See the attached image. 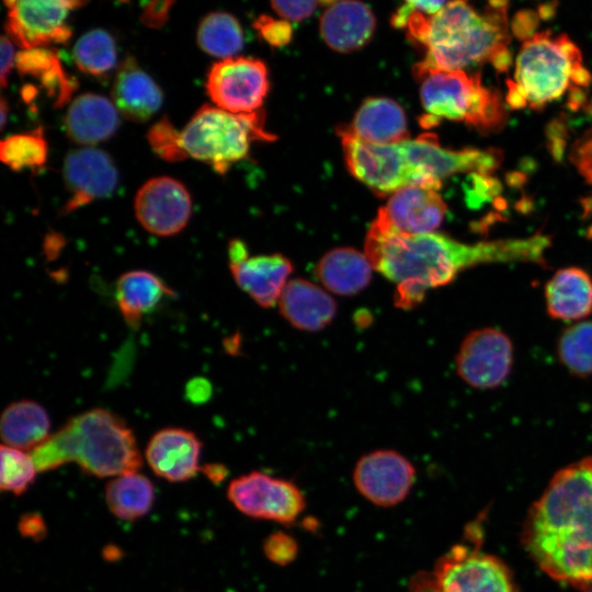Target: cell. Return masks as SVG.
Instances as JSON below:
<instances>
[{
    "label": "cell",
    "mask_w": 592,
    "mask_h": 592,
    "mask_svg": "<svg viewBox=\"0 0 592 592\" xmlns=\"http://www.w3.org/2000/svg\"><path fill=\"white\" fill-rule=\"evenodd\" d=\"M550 238L500 239L474 244L442 234L408 235L372 223L365 254L374 270L396 284L394 301L411 309L428 289L449 284L462 271L483 263L526 262L543 264Z\"/></svg>",
    "instance_id": "cell-1"
},
{
    "label": "cell",
    "mask_w": 592,
    "mask_h": 592,
    "mask_svg": "<svg viewBox=\"0 0 592 592\" xmlns=\"http://www.w3.org/2000/svg\"><path fill=\"white\" fill-rule=\"evenodd\" d=\"M522 543L554 580L592 587V456L555 474L528 511Z\"/></svg>",
    "instance_id": "cell-2"
},
{
    "label": "cell",
    "mask_w": 592,
    "mask_h": 592,
    "mask_svg": "<svg viewBox=\"0 0 592 592\" xmlns=\"http://www.w3.org/2000/svg\"><path fill=\"white\" fill-rule=\"evenodd\" d=\"M403 30L425 50L415 70H464L491 62L506 71L511 65L506 0H488L482 9L470 0H451L433 16L409 15Z\"/></svg>",
    "instance_id": "cell-3"
},
{
    "label": "cell",
    "mask_w": 592,
    "mask_h": 592,
    "mask_svg": "<svg viewBox=\"0 0 592 592\" xmlns=\"http://www.w3.org/2000/svg\"><path fill=\"white\" fill-rule=\"evenodd\" d=\"M31 455L38 471L76 463L99 478L138 471L143 460L132 429L118 415L101 408L69 419Z\"/></svg>",
    "instance_id": "cell-4"
},
{
    "label": "cell",
    "mask_w": 592,
    "mask_h": 592,
    "mask_svg": "<svg viewBox=\"0 0 592 592\" xmlns=\"http://www.w3.org/2000/svg\"><path fill=\"white\" fill-rule=\"evenodd\" d=\"M591 75L578 46L565 34H530L517 53L512 79L506 80V103L513 110L538 111L566 91L587 87Z\"/></svg>",
    "instance_id": "cell-5"
},
{
    "label": "cell",
    "mask_w": 592,
    "mask_h": 592,
    "mask_svg": "<svg viewBox=\"0 0 592 592\" xmlns=\"http://www.w3.org/2000/svg\"><path fill=\"white\" fill-rule=\"evenodd\" d=\"M413 73L421 83L424 127L449 119L489 134L505 125L508 114L500 93L485 87L479 73L441 69H413Z\"/></svg>",
    "instance_id": "cell-6"
},
{
    "label": "cell",
    "mask_w": 592,
    "mask_h": 592,
    "mask_svg": "<svg viewBox=\"0 0 592 592\" xmlns=\"http://www.w3.org/2000/svg\"><path fill=\"white\" fill-rule=\"evenodd\" d=\"M260 112L235 114L213 105L202 106L180 132L181 147L186 156L208 163L225 173L242 160L255 140H273L264 128Z\"/></svg>",
    "instance_id": "cell-7"
},
{
    "label": "cell",
    "mask_w": 592,
    "mask_h": 592,
    "mask_svg": "<svg viewBox=\"0 0 592 592\" xmlns=\"http://www.w3.org/2000/svg\"><path fill=\"white\" fill-rule=\"evenodd\" d=\"M465 537L439 558L431 572L415 574L409 592H516L509 568L480 549L476 523L468 525Z\"/></svg>",
    "instance_id": "cell-8"
},
{
    "label": "cell",
    "mask_w": 592,
    "mask_h": 592,
    "mask_svg": "<svg viewBox=\"0 0 592 592\" xmlns=\"http://www.w3.org/2000/svg\"><path fill=\"white\" fill-rule=\"evenodd\" d=\"M346 167L351 174L379 195L406 186H419L415 171L402 141L376 145L339 128Z\"/></svg>",
    "instance_id": "cell-9"
},
{
    "label": "cell",
    "mask_w": 592,
    "mask_h": 592,
    "mask_svg": "<svg viewBox=\"0 0 592 592\" xmlns=\"http://www.w3.org/2000/svg\"><path fill=\"white\" fill-rule=\"evenodd\" d=\"M227 497L241 513L282 524L294 523L306 506L294 482L257 470L231 480Z\"/></svg>",
    "instance_id": "cell-10"
},
{
    "label": "cell",
    "mask_w": 592,
    "mask_h": 592,
    "mask_svg": "<svg viewBox=\"0 0 592 592\" xmlns=\"http://www.w3.org/2000/svg\"><path fill=\"white\" fill-rule=\"evenodd\" d=\"M269 86L265 64L243 57L215 62L206 80V91L215 106L235 114L259 112Z\"/></svg>",
    "instance_id": "cell-11"
},
{
    "label": "cell",
    "mask_w": 592,
    "mask_h": 592,
    "mask_svg": "<svg viewBox=\"0 0 592 592\" xmlns=\"http://www.w3.org/2000/svg\"><path fill=\"white\" fill-rule=\"evenodd\" d=\"M87 1L4 0L9 37L24 49L66 43L71 36L70 14Z\"/></svg>",
    "instance_id": "cell-12"
},
{
    "label": "cell",
    "mask_w": 592,
    "mask_h": 592,
    "mask_svg": "<svg viewBox=\"0 0 592 592\" xmlns=\"http://www.w3.org/2000/svg\"><path fill=\"white\" fill-rule=\"evenodd\" d=\"M458 376L477 389L502 385L513 365V345L509 337L496 328L471 331L463 340L455 358Z\"/></svg>",
    "instance_id": "cell-13"
},
{
    "label": "cell",
    "mask_w": 592,
    "mask_h": 592,
    "mask_svg": "<svg viewBox=\"0 0 592 592\" xmlns=\"http://www.w3.org/2000/svg\"><path fill=\"white\" fill-rule=\"evenodd\" d=\"M415 480L413 465L392 449H377L363 455L353 470L357 491L378 506H394L409 494Z\"/></svg>",
    "instance_id": "cell-14"
},
{
    "label": "cell",
    "mask_w": 592,
    "mask_h": 592,
    "mask_svg": "<svg viewBox=\"0 0 592 592\" xmlns=\"http://www.w3.org/2000/svg\"><path fill=\"white\" fill-rule=\"evenodd\" d=\"M62 177L68 198L66 215L96 200L111 196L118 183L117 169L103 150L84 147L71 150L64 160Z\"/></svg>",
    "instance_id": "cell-15"
},
{
    "label": "cell",
    "mask_w": 592,
    "mask_h": 592,
    "mask_svg": "<svg viewBox=\"0 0 592 592\" xmlns=\"http://www.w3.org/2000/svg\"><path fill=\"white\" fill-rule=\"evenodd\" d=\"M134 205L140 225L147 231L164 237L180 232L192 214L189 191L169 177L148 180L138 190Z\"/></svg>",
    "instance_id": "cell-16"
},
{
    "label": "cell",
    "mask_w": 592,
    "mask_h": 592,
    "mask_svg": "<svg viewBox=\"0 0 592 592\" xmlns=\"http://www.w3.org/2000/svg\"><path fill=\"white\" fill-rule=\"evenodd\" d=\"M228 257L232 276L243 292L263 308L277 305L293 272L287 258L278 253L250 257L238 239L229 242Z\"/></svg>",
    "instance_id": "cell-17"
},
{
    "label": "cell",
    "mask_w": 592,
    "mask_h": 592,
    "mask_svg": "<svg viewBox=\"0 0 592 592\" xmlns=\"http://www.w3.org/2000/svg\"><path fill=\"white\" fill-rule=\"evenodd\" d=\"M445 213L446 204L436 190L406 186L391 194L374 223L400 234H429L441 225Z\"/></svg>",
    "instance_id": "cell-18"
},
{
    "label": "cell",
    "mask_w": 592,
    "mask_h": 592,
    "mask_svg": "<svg viewBox=\"0 0 592 592\" xmlns=\"http://www.w3.org/2000/svg\"><path fill=\"white\" fill-rule=\"evenodd\" d=\"M201 451L202 443L195 433L182 428H164L149 440L145 458L157 476L183 482L201 469Z\"/></svg>",
    "instance_id": "cell-19"
},
{
    "label": "cell",
    "mask_w": 592,
    "mask_h": 592,
    "mask_svg": "<svg viewBox=\"0 0 592 592\" xmlns=\"http://www.w3.org/2000/svg\"><path fill=\"white\" fill-rule=\"evenodd\" d=\"M277 305L282 317L292 327L308 332L328 327L338 310L335 300L328 292L303 278L287 282Z\"/></svg>",
    "instance_id": "cell-20"
},
{
    "label": "cell",
    "mask_w": 592,
    "mask_h": 592,
    "mask_svg": "<svg viewBox=\"0 0 592 592\" xmlns=\"http://www.w3.org/2000/svg\"><path fill=\"white\" fill-rule=\"evenodd\" d=\"M376 20L360 0H337L320 18V33L329 47L341 53L362 48L372 37Z\"/></svg>",
    "instance_id": "cell-21"
},
{
    "label": "cell",
    "mask_w": 592,
    "mask_h": 592,
    "mask_svg": "<svg viewBox=\"0 0 592 592\" xmlns=\"http://www.w3.org/2000/svg\"><path fill=\"white\" fill-rule=\"evenodd\" d=\"M118 125L115 104L95 93H83L73 99L64 118L67 136L80 145H94L109 139Z\"/></svg>",
    "instance_id": "cell-22"
},
{
    "label": "cell",
    "mask_w": 592,
    "mask_h": 592,
    "mask_svg": "<svg viewBox=\"0 0 592 592\" xmlns=\"http://www.w3.org/2000/svg\"><path fill=\"white\" fill-rule=\"evenodd\" d=\"M116 109L133 122H146L162 105V91L134 58H126L118 68L112 88Z\"/></svg>",
    "instance_id": "cell-23"
},
{
    "label": "cell",
    "mask_w": 592,
    "mask_h": 592,
    "mask_svg": "<svg viewBox=\"0 0 592 592\" xmlns=\"http://www.w3.org/2000/svg\"><path fill=\"white\" fill-rule=\"evenodd\" d=\"M343 130L366 143L388 145L409 138L402 107L387 98H371L357 110Z\"/></svg>",
    "instance_id": "cell-24"
},
{
    "label": "cell",
    "mask_w": 592,
    "mask_h": 592,
    "mask_svg": "<svg viewBox=\"0 0 592 592\" xmlns=\"http://www.w3.org/2000/svg\"><path fill=\"white\" fill-rule=\"evenodd\" d=\"M545 299L551 318L584 319L592 312V281L579 267L561 269L546 284Z\"/></svg>",
    "instance_id": "cell-25"
},
{
    "label": "cell",
    "mask_w": 592,
    "mask_h": 592,
    "mask_svg": "<svg viewBox=\"0 0 592 592\" xmlns=\"http://www.w3.org/2000/svg\"><path fill=\"white\" fill-rule=\"evenodd\" d=\"M372 270L365 253L352 248H338L320 259L315 274L327 291L341 296H352L369 284Z\"/></svg>",
    "instance_id": "cell-26"
},
{
    "label": "cell",
    "mask_w": 592,
    "mask_h": 592,
    "mask_svg": "<svg viewBox=\"0 0 592 592\" xmlns=\"http://www.w3.org/2000/svg\"><path fill=\"white\" fill-rule=\"evenodd\" d=\"M174 293L160 277L148 271L124 273L116 282L115 299L124 320L133 328L167 296Z\"/></svg>",
    "instance_id": "cell-27"
},
{
    "label": "cell",
    "mask_w": 592,
    "mask_h": 592,
    "mask_svg": "<svg viewBox=\"0 0 592 592\" xmlns=\"http://www.w3.org/2000/svg\"><path fill=\"white\" fill-rule=\"evenodd\" d=\"M49 430L47 411L33 400L13 401L1 414V439L11 447L33 451L50 436Z\"/></svg>",
    "instance_id": "cell-28"
},
{
    "label": "cell",
    "mask_w": 592,
    "mask_h": 592,
    "mask_svg": "<svg viewBox=\"0 0 592 592\" xmlns=\"http://www.w3.org/2000/svg\"><path fill=\"white\" fill-rule=\"evenodd\" d=\"M105 502L110 511L119 520H138L145 516L153 505V483L138 471L113 477L105 486Z\"/></svg>",
    "instance_id": "cell-29"
},
{
    "label": "cell",
    "mask_w": 592,
    "mask_h": 592,
    "mask_svg": "<svg viewBox=\"0 0 592 592\" xmlns=\"http://www.w3.org/2000/svg\"><path fill=\"white\" fill-rule=\"evenodd\" d=\"M200 47L214 57L231 58L243 46L242 29L235 16L225 12L206 15L197 30Z\"/></svg>",
    "instance_id": "cell-30"
},
{
    "label": "cell",
    "mask_w": 592,
    "mask_h": 592,
    "mask_svg": "<svg viewBox=\"0 0 592 592\" xmlns=\"http://www.w3.org/2000/svg\"><path fill=\"white\" fill-rule=\"evenodd\" d=\"M76 66L84 73L103 76L116 64V46L113 37L103 30L83 34L73 46Z\"/></svg>",
    "instance_id": "cell-31"
},
{
    "label": "cell",
    "mask_w": 592,
    "mask_h": 592,
    "mask_svg": "<svg viewBox=\"0 0 592 592\" xmlns=\"http://www.w3.org/2000/svg\"><path fill=\"white\" fill-rule=\"evenodd\" d=\"M557 353L567 369L580 377L592 375V320L577 322L561 333Z\"/></svg>",
    "instance_id": "cell-32"
},
{
    "label": "cell",
    "mask_w": 592,
    "mask_h": 592,
    "mask_svg": "<svg viewBox=\"0 0 592 592\" xmlns=\"http://www.w3.org/2000/svg\"><path fill=\"white\" fill-rule=\"evenodd\" d=\"M1 161L14 171L35 170L45 164L47 143L41 128L4 138L0 144Z\"/></svg>",
    "instance_id": "cell-33"
},
{
    "label": "cell",
    "mask_w": 592,
    "mask_h": 592,
    "mask_svg": "<svg viewBox=\"0 0 592 592\" xmlns=\"http://www.w3.org/2000/svg\"><path fill=\"white\" fill-rule=\"evenodd\" d=\"M0 487L2 491L20 496L33 483L37 467L30 454L23 449L2 444Z\"/></svg>",
    "instance_id": "cell-34"
},
{
    "label": "cell",
    "mask_w": 592,
    "mask_h": 592,
    "mask_svg": "<svg viewBox=\"0 0 592 592\" xmlns=\"http://www.w3.org/2000/svg\"><path fill=\"white\" fill-rule=\"evenodd\" d=\"M147 138L152 150L163 160L179 162L186 159L180 143V132L168 117L164 116L153 124Z\"/></svg>",
    "instance_id": "cell-35"
},
{
    "label": "cell",
    "mask_w": 592,
    "mask_h": 592,
    "mask_svg": "<svg viewBox=\"0 0 592 592\" xmlns=\"http://www.w3.org/2000/svg\"><path fill=\"white\" fill-rule=\"evenodd\" d=\"M60 62L55 52L44 47L23 49L15 56V66L21 75L41 78Z\"/></svg>",
    "instance_id": "cell-36"
},
{
    "label": "cell",
    "mask_w": 592,
    "mask_h": 592,
    "mask_svg": "<svg viewBox=\"0 0 592 592\" xmlns=\"http://www.w3.org/2000/svg\"><path fill=\"white\" fill-rule=\"evenodd\" d=\"M263 553L266 558L277 566H287L298 555V543L289 534L277 531L270 534L263 542Z\"/></svg>",
    "instance_id": "cell-37"
},
{
    "label": "cell",
    "mask_w": 592,
    "mask_h": 592,
    "mask_svg": "<svg viewBox=\"0 0 592 592\" xmlns=\"http://www.w3.org/2000/svg\"><path fill=\"white\" fill-rule=\"evenodd\" d=\"M253 25L271 46L282 47L292 39L293 29L287 20H275L269 15H261Z\"/></svg>",
    "instance_id": "cell-38"
},
{
    "label": "cell",
    "mask_w": 592,
    "mask_h": 592,
    "mask_svg": "<svg viewBox=\"0 0 592 592\" xmlns=\"http://www.w3.org/2000/svg\"><path fill=\"white\" fill-rule=\"evenodd\" d=\"M448 0H403L401 7L391 16V25L396 29H403V25L411 14L433 16L440 12Z\"/></svg>",
    "instance_id": "cell-39"
},
{
    "label": "cell",
    "mask_w": 592,
    "mask_h": 592,
    "mask_svg": "<svg viewBox=\"0 0 592 592\" xmlns=\"http://www.w3.org/2000/svg\"><path fill=\"white\" fill-rule=\"evenodd\" d=\"M337 0H271L272 8L287 21L309 18L319 4H332Z\"/></svg>",
    "instance_id": "cell-40"
},
{
    "label": "cell",
    "mask_w": 592,
    "mask_h": 592,
    "mask_svg": "<svg viewBox=\"0 0 592 592\" xmlns=\"http://www.w3.org/2000/svg\"><path fill=\"white\" fill-rule=\"evenodd\" d=\"M570 161L585 181L592 185V126L572 145Z\"/></svg>",
    "instance_id": "cell-41"
},
{
    "label": "cell",
    "mask_w": 592,
    "mask_h": 592,
    "mask_svg": "<svg viewBox=\"0 0 592 592\" xmlns=\"http://www.w3.org/2000/svg\"><path fill=\"white\" fill-rule=\"evenodd\" d=\"M175 0H149L141 14V22L149 27L159 29L168 20L170 9Z\"/></svg>",
    "instance_id": "cell-42"
},
{
    "label": "cell",
    "mask_w": 592,
    "mask_h": 592,
    "mask_svg": "<svg viewBox=\"0 0 592 592\" xmlns=\"http://www.w3.org/2000/svg\"><path fill=\"white\" fill-rule=\"evenodd\" d=\"M18 526L20 533L26 538L42 539L46 534L44 519L37 513H26L22 515Z\"/></svg>",
    "instance_id": "cell-43"
},
{
    "label": "cell",
    "mask_w": 592,
    "mask_h": 592,
    "mask_svg": "<svg viewBox=\"0 0 592 592\" xmlns=\"http://www.w3.org/2000/svg\"><path fill=\"white\" fill-rule=\"evenodd\" d=\"M15 64L14 50L11 38H1V86H7V78Z\"/></svg>",
    "instance_id": "cell-44"
},
{
    "label": "cell",
    "mask_w": 592,
    "mask_h": 592,
    "mask_svg": "<svg viewBox=\"0 0 592 592\" xmlns=\"http://www.w3.org/2000/svg\"><path fill=\"white\" fill-rule=\"evenodd\" d=\"M205 475L213 481H220L225 478L227 470L221 465H207L203 468Z\"/></svg>",
    "instance_id": "cell-45"
},
{
    "label": "cell",
    "mask_w": 592,
    "mask_h": 592,
    "mask_svg": "<svg viewBox=\"0 0 592 592\" xmlns=\"http://www.w3.org/2000/svg\"><path fill=\"white\" fill-rule=\"evenodd\" d=\"M7 111H8V105H7L5 99L2 98V99H1V105H0V112H1V127H2V128H3L4 125H5V121H7Z\"/></svg>",
    "instance_id": "cell-46"
},
{
    "label": "cell",
    "mask_w": 592,
    "mask_h": 592,
    "mask_svg": "<svg viewBox=\"0 0 592 592\" xmlns=\"http://www.w3.org/2000/svg\"><path fill=\"white\" fill-rule=\"evenodd\" d=\"M121 1H126V0H121Z\"/></svg>",
    "instance_id": "cell-47"
},
{
    "label": "cell",
    "mask_w": 592,
    "mask_h": 592,
    "mask_svg": "<svg viewBox=\"0 0 592 592\" xmlns=\"http://www.w3.org/2000/svg\"><path fill=\"white\" fill-rule=\"evenodd\" d=\"M588 592H592V591H588Z\"/></svg>",
    "instance_id": "cell-48"
}]
</instances>
